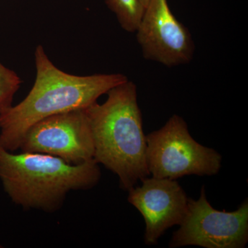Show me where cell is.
Wrapping results in <instances>:
<instances>
[{
	"instance_id": "cell-6",
	"label": "cell",
	"mask_w": 248,
	"mask_h": 248,
	"mask_svg": "<svg viewBox=\"0 0 248 248\" xmlns=\"http://www.w3.org/2000/svg\"><path fill=\"white\" fill-rule=\"evenodd\" d=\"M19 150L58 156L68 164L94 159L92 133L85 109L50 116L32 125Z\"/></svg>"
},
{
	"instance_id": "cell-8",
	"label": "cell",
	"mask_w": 248,
	"mask_h": 248,
	"mask_svg": "<svg viewBox=\"0 0 248 248\" xmlns=\"http://www.w3.org/2000/svg\"><path fill=\"white\" fill-rule=\"evenodd\" d=\"M141 182L128 191V201L144 218L145 244L153 246L168 229L182 223L189 198L174 179L147 177Z\"/></svg>"
},
{
	"instance_id": "cell-12",
	"label": "cell",
	"mask_w": 248,
	"mask_h": 248,
	"mask_svg": "<svg viewBox=\"0 0 248 248\" xmlns=\"http://www.w3.org/2000/svg\"><path fill=\"white\" fill-rule=\"evenodd\" d=\"M3 248V246L1 245H0V248Z\"/></svg>"
},
{
	"instance_id": "cell-7",
	"label": "cell",
	"mask_w": 248,
	"mask_h": 248,
	"mask_svg": "<svg viewBox=\"0 0 248 248\" xmlns=\"http://www.w3.org/2000/svg\"><path fill=\"white\" fill-rule=\"evenodd\" d=\"M136 33L146 60L172 67L190 63L193 58L190 31L173 15L167 0H150Z\"/></svg>"
},
{
	"instance_id": "cell-2",
	"label": "cell",
	"mask_w": 248,
	"mask_h": 248,
	"mask_svg": "<svg viewBox=\"0 0 248 248\" xmlns=\"http://www.w3.org/2000/svg\"><path fill=\"white\" fill-rule=\"evenodd\" d=\"M107 94L105 102H96L85 108L92 133L94 159L117 174L121 188L129 191L150 175L137 86L127 80Z\"/></svg>"
},
{
	"instance_id": "cell-4",
	"label": "cell",
	"mask_w": 248,
	"mask_h": 248,
	"mask_svg": "<svg viewBox=\"0 0 248 248\" xmlns=\"http://www.w3.org/2000/svg\"><path fill=\"white\" fill-rule=\"evenodd\" d=\"M146 162L152 177L176 179L186 175L218 174L221 155L191 136L182 117L172 115L158 130L146 136Z\"/></svg>"
},
{
	"instance_id": "cell-3",
	"label": "cell",
	"mask_w": 248,
	"mask_h": 248,
	"mask_svg": "<svg viewBox=\"0 0 248 248\" xmlns=\"http://www.w3.org/2000/svg\"><path fill=\"white\" fill-rule=\"evenodd\" d=\"M94 159L71 164L58 156L15 153L0 146V181L11 201L25 210L53 213L71 191L87 190L101 179Z\"/></svg>"
},
{
	"instance_id": "cell-5",
	"label": "cell",
	"mask_w": 248,
	"mask_h": 248,
	"mask_svg": "<svg viewBox=\"0 0 248 248\" xmlns=\"http://www.w3.org/2000/svg\"><path fill=\"white\" fill-rule=\"evenodd\" d=\"M180 228L173 233L169 247L244 248L248 242V202L234 212L219 211L207 200L205 186L198 200L189 198Z\"/></svg>"
},
{
	"instance_id": "cell-10",
	"label": "cell",
	"mask_w": 248,
	"mask_h": 248,
	"mask_svg": "<svg viewBox=\"0 0 248 248\" xmlns=\"http://www.w3.org/2000/svg\"><path fill=\"white\" fill-rule=\"evenodd\" d=\"M21 84L17 73L0 62V114L12 107L15 94Z\"/></svg>"
},
{
	"instance_id": "cell-9",
	"label": "cell",
	"mask_w": 248,
	"mask_h": 248,
	"mask_svg": "<svg viewBox=\"0 0 248 248\" xmlns=\"http://www.w3.org/2000/svg\"><path fill=\"white\" fill-rule=\"evenodd\" d=\"M105 2L124 31L136 32L145 11L141 0H105Z\"/></svg>"
},
{
	"instance_id": "cell-1",
	"label": "cell",
	"mask_w": 248,
	"mask_h": 248,
	"mask_svg": "<svg viewBox=\"0 0 248 248\" xmlns=\"http://www.w3.org/2000/svg\"><path fill=\"white\" fill-rule=\"evenodd\" d=\"M36 78L25 99L0 114V146L19 149L27 130L40 121L58 114L85 109L110 89L128 80L121 73L77 76L59 69L42 46L35 49Z\"/></svg>"
},
{
	"instance_id": "cell-11",
	"label": "cell",
	"mask_w": 248,
	"mask_h": 248,
	"mask_svg": "<svg viewBox=\"0 0 248 248\" xmlns=\"http://www.w3.org/2000/svg\"><path fill=\"white\" fill-rule=\"evenodd\" d=\"M150 0H141L142 4H143V6H144V7L146 8V6H147V4H148V2H149Z\"/></svg>"
}]
</instances>
